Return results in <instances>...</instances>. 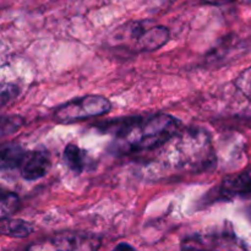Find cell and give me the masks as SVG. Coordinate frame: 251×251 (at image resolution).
I'll list each match as a JSON object with an SVG mask.
<instances>
[{"instance_id":"13","label":"cell","mask_w":251,"mask_h":251,"mask_svg":"<svg viewBox=\"0 0 251 251\" xmlns=\"http://www.w3.org/2000/svg\"><path fill=\"white\" fill-rule=\"evenodd\" d=\"M235 87L248 98L251 100V66L245 69L244 71L239 74L237 78H235Z\"/></svg>"},{"instance_id":"11","label":"cell","mask_w":251,"mask_h":251,"mask_svg":"<svg viewBox=\"0 0 251 251\" xmlns=\"http://www.w3.org/2000/svg\"><path fill=\"white\" fill-rule=\"evenodd\" d=\"M64 161L71 172L81 174L86 167V154L80 147L70 144L64 150Z\"/></svg>"},{"instance_id":"4","label":"cell","mask_w":251,"mask_h":251,"mask_svg":"<svg viewBox=\"0 0 251 251\" xmlns=\"http://www.w3.org/2000/svg\"><path fill=\"white\" fill-rule=\"evenodd\" d=\"M110 109L109 100L103 96H85L59 105L53 112V119L59 124H74L88 118L107 114Z\"/></svg>"},{"instance_id":"8","label":"cell","mask_w":251,"mask_h":251,"mask_svg":"<svg viewBox=\"0 0 251 251\" xmlns=\"http://www.w3.org/2000/svg\"><path fill=\"white\" fill-rule=\"evenodd\" d=\"M50 166L51 162L48 152L43 150H34L26 152L19 169L22 178L32 181L46 176Z\"/></svg>"},{"instance_id":"5","label":"cell","mask_w":251,"mask_h":251,"mask_svg":"<svg viewBox=\"0 0 251 251\" xmlns=\"http://www.w3.org/2000/svg\"><path fill=\"white\" fill-rule=\"evenodd\" d=\"M181 251H247L243 243L233 233L221 230L186 238Z\"/></svg>"},{"instance_id":"14","label":"cell","mask_w":251,"mask_h":251,"mask_svg":"<svg viewBox=\"0 0 251 251\" xmlns=\"http://www.w3.org/2000/svg\"><path fill=\"white\" fill-rule=\"evenodd\" d=\"M21 125L22 119L20 117H16V115H14V117H4L1 123V135L5 136L7 134H12L19 127H21Z\"/></svg>"},{"instance_id":"7","label":"cell","mask_w":251,"mask_h":251,"mask_svg":"<svg viewBox=\"0 0 251 251\" xmlns=\"http://www.w3.org/2000/svg\"><path fill=\"white\" fill-rule=\"evenodd\" d=\"M251 198V167L226 176L216 190L217 200H237Z\"/></svg>"},{"instance_id":"17","label":"cell","mask_w":251,"mask_h":251,"mask_svg":"<svg viewBox=\"0 0 251 251\" xmlns=\"http://www.w3.org/2000/svg\"><path fill=\"white\" fill-rule=\"evenodd\" d=\"M113 251H136L135 248H132L130 244H126V243H122V244L117 245L115 249Z\"/></svg>"},{"instance_id":"2","label":"cell","mask_w":251,"mask_h":251,"mask_svg":"<svg viewBox=\"0 0 251 251\" xmlns=\"http://www.w3.org/2000/svg\"><path fill=\"white\" fill-rule=\"evenodd\" d=\"M180 131V123L168 114L125 119L115 126L112 152L134 154L158 150Z\"/></svg>"},{"instance_id":"12","label":"cell","mask_w":251,"mask_h":251,"mask_svg":"<svg viewBox=\"0 0 251 251\" xmlns=\"http://www.w3.org/2000/svg\"><path fill=\"white\" fill-rule=\"evenodd\" d=\"M20 207V199L16 194L10 191H2L0 213L1 218H9L12 213L16 212Z\"/></svg>"},{"instance_id":"18","label":"cell","mask_w":251,"mask_h":251,"mask_svg":"<svg viewBox=\"0 0 251 251\" xmlns=\"http://www.w3.org/2000/svg\"><path fill=\"white\" fill-rule=\"evenodd\" d=\"M247 215H248V217H249L250 220H251V206H249V207H248V210H247Z\"/></svg>"},{"instance_id":"15","label":"cell","mask_w":251,"mask_h":251,"mask_svg":"<svg viewBox=\"0 0 251 251\" xmlns=\"http://www.w3.org/2000/svg\"><path fill=\"white\" fill-rule=\"evenodd\" d=\"M17 95V87L15 86L9 85L6 87L2 88V93H1V103L2 105L6 104L7 100H10V98L15 97Z\"/></svg>"},{"instance_id":"10","label":"cell","mask_w":251,"mask_h":251,"mask_svg":"<svg viewBox=\"0 0 251 251\" xmlns=\"http://www.w3.org/2000/svg\"><path fill=\"white\" fill-rule=\"evenodd\" d=\"M0 228H1L2 234L12 238H26L33 232L31 223L11 217L1 218Z\"/></svg>"},{"instance_id":"16","label":"cell","mask_w":251,"mask_h":251,"mask_svg":"<svg viewBox=\"0 0 251 251\" xmlns=\"http://www.w3.org/2000/svg\"><path fill=\"white\" fill-rule=\"evenodd\" d=\"M203 4H207V5H226V4H230V2L235 1V0H201Z\"/></svg>"},{"instance_id":"1","label":"cell","mask_w":251,"mask_h":251,"mask_svg":"<svg viewBox=\"0 0 251 251\" xmlns=\"http://www.w3.org/2000/svg\"><path fill=\"white\" fill-rule=\"evenodd\" d=\"M154 162L167 173H201L215 166V149L207 131L200 127H190L180 130L159 147Z\"/></svg>"},{"instance_id":"3","label":"cell","mask_w":251,"mask_h":251,"mask_svg":"<svg viewBox=\"0 0 251 251\" xmlns=\"http://www.w3.org/2000/svg\"><path fill=\"white\" fill-rule=\"evenodd\" d=\"M102 240L87 232H63L31 243L19 251H97Z\"/></svg>"},{"instance_id":"9","label":"cell","mask_w":251,"mask_h":251,"mask_svg":"<svg viewBox=\"0 0 251 251\" xmlns=\"http://www.w3.org/2000/svg\"><path fill=\"white\" fill-rule=\"evenodd\" d=\"M25 151L20 145L7 144L1 149V169L2 171H11V169L20 168L24 159Z\"/></svg>"},{"instance_id":"6","label":"cell","mask_w":251,"mask_h":251,"mask_svg":"<svg viewBox=\"0 0 251 251\" xmlns=\"http://www.w3.org/2000/svg\"><path fill=\"white\" fill-rule=\"evenodd\" d=\"M130 38L137 51H153L168 42L169 29L164 26L147 27L145 22H137L130 28Z\"/></svg>"}]
</instances>
